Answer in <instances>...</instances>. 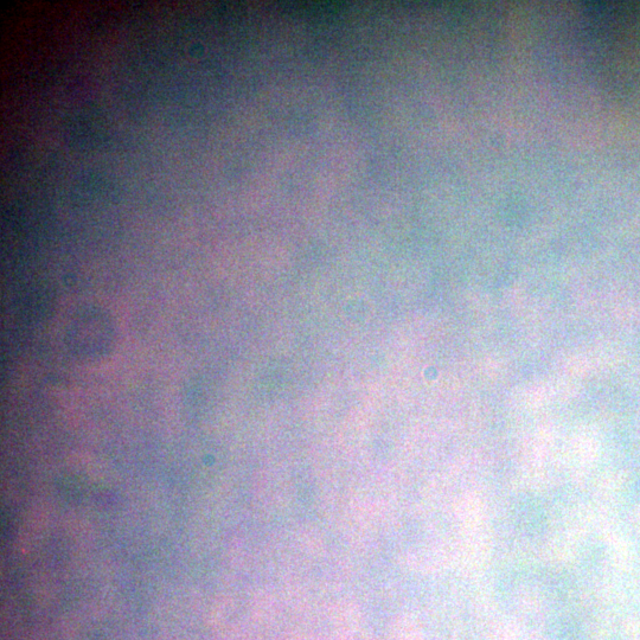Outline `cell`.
Listing matches in <instances>:
<instances>
[{"label": "cell", "instance_id": "cell-1", "mask_svg": "<svg viewBox=\"0 0 640 640\" xmlns=\"http://www.w3.org/2000/svg\"><path fill=\"white\" fill-rule=\"evenodd\" d=\"M425 376H426V379L428 380H435L437 379L438 371L433 367L427 368L425 370Z\"/></svg>", "mask_w": 640, "mask_h": 640}]
</instances>
